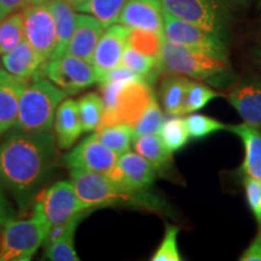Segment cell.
Wrapping results in <instances>:
<instances>
[{
  "label": "cell",
  "instance_id": "cell-1",
  "mask_svg": "<svg viewBox=\"0 0 261 261\" xmlns=\"http://www.w3.org/2000/svg\"><path fill=\"white\" fill-rule=\"evenodd\" d=\"M57 159L55 135L16 129L0 143V185L17 200H29Z\"/></svg>",
  "mask_w": 261,
  "mask_h": 261
},
{
  "label": "cell",
  "instance_id": "cell-2",
  "mask_svg": "<svg viewBox=\"0 0 261 261\" xmlns=\"http://www.w3.org/2000/svg\"><path fill=\"white\" fill-rule=\"evenodd\" d=\"M67 96L68 93L51 80L35 77L19 99L16 129L32 133L51 132L57 108Z\"/></svg>",
  "mask_w": 261,
  "mask_h": 261
},
{
  "label": "cell",
  "instance_id": "cell-3",
  "mask_svg": "<svg viewBox=\"0 0 261 261\" xmlns=\"http://www.w3.org/2000/svg\"><path fill=\"white\" fill-rule=\"evenodd\" d=\"M160 67L168 74H179L194 80H213L230 73L228 61L163 39Z\"/></svg>",
  "mask_w": 261,
  "mask_h": 261
},
{
  "label": "cell",
  "instance_id": "cell-4",
  "mask_svg": "<svg viewBox=\"0 0 261 261\" xmlns=\"http://www.w3.org/2000/svg\"><path fill=\"white\" fill-rule=\"evenodd\" d=\"M70 182L85 210L119 203H137L145 195L132 191L112 179L107 173L70 169Z\"/></svg>",
  "mask_w": 261,
  "mask_h": 261
},
{
  "label": "cell",
  "instance_id": "cell-5",
  "mask_svg": "<svg viewBox=\"0 0 261 261\" xmlns=\"http://www.w3.org/2000/svg\"><path fill=\"white\" fill-rule=\"evenodd\" d=\"M50 224L33 215L28 220L10 219L0 233V261H28L45 242Z\"/></svg>",
  "mask_w": 261,
  "mask_h": 261
},
{
  "label": "cell",
  "instance_id": "cell-6",
  "mask_svg": "<svg viewBox=\"0 0 261 261\" xmlns=\"http://www.w3.org/2000/svg\"><path fill=\"white\" fill-rule=\"evenodd\" d=\"M232 0H161L166 12L226 39Z\"/></svg>",
  "mask_w": 261,
  "mask_h": 261
},
{
  "label": "cell",
  "instance_id": "cell-7",
  "mask_svg": "<svg viewBox=\"0 0 261 261\" xmlns=\"http://www.w3.org/2000/svg\"><path fill=\"white\" fill-rule=\"evenodd\" d=\"M163 37L169 41L204 52L215 58L228 61L226 39L219 34L192 24L163 10Z\"/></svg>",
  "mask_w": 261,
  "mask_h": 261
},
{
  "label": "cell",
  "instance_id": "cell-8",
  "mask_svg": "<svg viewBox=\"0 0 261 261\" xmlns=\"http://www.w3.org/2000/svg\"><path fill=\"white\" fill-rule=\"evenodd\" d=\"M85 211L87 210L77 198L71 182L57 181L37 196L33 215L42 218L52 226L65 223Z\"/></svg>",
  "mask_w": 261,
  "mask_h": 261
},
{
  "label": "cell",
  "instance_id": "cell-9",
  "mask_svg": "<svg viewBox=\"0 0 261 261\" xmlns=\"http://www.w3.org/2000/svg\"><path fill=\"white\" fill-rule=\"evenodd\" d=\"M24 38L45 61L50 60L57 44L56 23L46 2H32L22 9Z\"/></svg>",
  "mask_w": 261,
  "mask_h": 261
},
{
  "label": "cell",
  "instance_id": "cell-10",
  "mask_svg": "<svg viewBox=\"0 0 261 261\" xmlns=\"http://www.w3.org/2000/svg\"><path fill=\"white\" fill-rule=\"evenodd\" d=\"M45 74L52 83L73 94L99 83V74L90 62L65 52L62 56L51 58L45 67Z\"/></svg>",
  "mask_w": 261,
  "mask_h": 261
},
{
  "label": "cell",
  "instance_id": "cell-11",
  "mask_svg": "<svg viewBox=\"0 0 261 261\" xmlns=\"http://www.w3.org/2000/svg\"><path fill=\"white\" fill-rule=\"evenodd\" d=\"M154 97L151 85L145 80L130 81L126 84L117 97L113 109L104 110L98 129L119 123L135 126Z\"/></svg>",
  "mask_w": 261,
  "mask_h": 261
},
{
  "label": "cell",
  "instance_id": "cell-12",
  "mask_svg": "<svg viewBox=\"0 0 261 261\" xmlns=\"http://www.w3.org/2000/svg\"><path fill=\"white\" fill-rule=\"evenodd\" d=\"M119 155L104 145L96 133L86 137L62 159L69 169L108 173L116 165Z\"/></svg>",
  "mask_w": 261,
  "mask_h": 261
},
{
  "label": "cell",
  "instance_id": "cell-13",
  "mask_svg": "<svg viewBox=\"0 0 261 261\" xmlns=\"http://www.w3.org/2000/svg\"><path fill=\"white\" fill-rule=\"evenodd\" d=\"M159 169L137 152L120 155L116 165L107 173L120 185L132 191H143L154 182Z\"/></svg>",
  "mask_w": 261,
  "mask_h": 261
},
{
  "label": "cell",
  "instance_id": "cell-14",
  "mask_svg": "<svg viewBox=\"0 0 261 261\" xmlns=\"http://www.w3.org/2000/svg\"><path fill=\"white\" fill-rule=\"evenodd\" d=\"M128 33L129 28L120 23L109 25L103 32L91 62L99 74V80L103 74L121 64Z\"/></svg>",
  "mask_w": 261,
  "mask_h": 261
},
{
  "label": "cell",
  "instance_id": "cell-15",
  "mask_svg": "<svg viewBox=\"0 0 261 261\" xmlns=\"http://www.w3.org/2000/svg\"><path fill=\"white\" fill-rule=\"evenodd\" d=\"M116 23L163 34L161 0H128L120 12Z\"/></svg>",
  "mask_w": 261,
  "mask_h": 261
},
{
  "label": "cell",
  "instance_id": "cell-16",
  "mask_svg": "<svg viewBox=\"0 0 261 261\" xmlns=\"http://www.w3.org/2000/svg\"><path fill=\"white\" fill-rule=\"evenodd\" d=\"M228 102L243 121L261 127V79L247 77L234 85L227 96Z\"/></svg>",
  "mask_w": 261,
  "mask_h": 261
},
{
  "label": "cell",
  "instance_id": "cell-17",
  "mask_svg": "<svg viewBox=\"0 0 261 261\" xmlns=\"http://www.w3.org/2000/svg\"><path fill=\"white\" fill-rule=\"evenodd\" d=\"M28 81L0 70V138L16 126L18 106Z\"/></svg>",
  "mask_w": 261,
  "mask_h": 261
},
{
  "label": "cell",
  "instance_id": "cell-18",
  "mask_svg": "<svg viewBox=\"0 0 261 261\" xmlns=\"http://www.w3.org/2000/svg\"><path fill=\"white\" fill-rule=\"evenodd\" d=\"M104 29L106 28L103 24L94 16L90 14L77 15L73 35L67 47V54L91 63Z\"/></svg>",
  "mask_w": 261,
  "mask_h": 261
},
{
  "label": "cell",
  "instance_id": "cell-19",
  "mask_svg": "<svg viewBox=\"0 0 261 261\" xmlns=\"http://www.w3.org/2000/svg\"><path fill=\"white\" fill-rule=\"evenodd\" d=\"M2 62L8 73L27 81L38 77V74L45 71L46 67V61L32 47L25 38L15 48L3 55Z\"/></svg>",
  "mask_w": 261,
  "mask_h": 261
},
{
  "label": "cell",
  "instance_id": "cell-20",
  "mask_svg": "<svg viewBox=\"0 0 261 261\" xmlns=\"http://www.w3.org/2000/svg\"><path fill=\"white\" fill-rule=\"evenodd\" d=\"M54 129L57 145L61 149H69L76 142L83 133L77 102L74 99H64L58 106L55 114Z\"/></svg>",
  "mask_w": 261,
  "mask_h": 261
},
{
  "label": "cell",
  "instance_id": "cell-21",
  "mask_svg": "<svg viewBox=\"0 0 261 261\" xmlns=\"http://www.w3.org/2000/svg\"><path fill=\"white\" fill-rule=\"evenodd\" d=\"M227 129L242 140L246 155L241 167L243 175H249L261 181V132L259 127L240 123L230 125Z\"/></svg>",
  "mask_w": 261,
  "mask_h": 261
},
{
  "label": "cell",
  "instance_id": "cell-22",
  "mask_svg": "<svg viewBox=\"0 0 261 261\" xmlns=\"http://www.w3.org/2000/svg\"><path fill=\"white\" fill-rule=\"evenodd\" d=\"M52 15L57 32V44L51 58L62 56L67 52V47L73 35L75 23H76V14L74 6L67 0H45Z\"/></svg>",
  "mask_w": 261,
  "mask_h": 261
},
{
  "label": "cell",
  "instance_id": "cell-23",
  "mask_svg": "<svg viewBox=\"0 0 261 261\" xmlns=\"http://www.w3.org/2000/svg\"><path fill=\"white\" fill-rule=\"evenodd\" d=\"M189 79L179 74H168L161 84L160 94L165 112L169 116L184 114V100Z\"/></svg>",
  "mask_w": 261,
  "mask_h": 261
},
{
  "label": "cell",
  "instance_id": "cell-24",
  "mask_svg": "<svg viewBox=\"0 0 261 261\" xmlns=\"http://www.w3.org/2000/svg\"><path fill=\"white\" fill-rule=\"evenodd\" d=\"M83 217L84 213H80L71 218L67 223L63 233L45 247L44 256L46 259L52 261H79V256L74 248V236Z\"/></svg>",
  "mask_w": 261,
  "mask_h": 261
},
{
  "label": "cell",
  "instance_id": "cell-25",
  "mask_svg": "<svg viewBox=\"0 0 261 261\" xmlns=\"http://www.w3.org/2000/svg\"><path fill=\"white\" fill-rule=\"evenodd\" d=\"M133 146L137 154L143 156L159 171L166 168L172 162V152H169L159 135H144L133 138Z\"/></svg>",
  "mask_w": 261,
  "mask_h": 261
},
{
  "label": "cell",
  "instance_id": "cell-26",
  "mask_svg": "<svg viewBox=\"0 0 261 261\" xmlns=\"http://www.w3.org/2000/svg\"><path fill=\"white\" fill-rule=\"evenodd\" d=\"M121 64L126 65L130 70L136 71L140 76L144 77L150 85L155 83L160 71H162L158 57L142 54V52L135 50L128 45L123 51Z\"/></svg>",
  "mask_w": 261,
  "mask_h": 261
},
{
  "label": "cell",
  "instance_id": "cell-27",
  "mask_svg": "<svg viewBox=\"0 0 261 261\" xmlns=\"http://www.w3.org/2000/svg\"><path fill=\"white\" fill-rule=\"evenodd\" d=\"M128 0H84L76 11L90 14L96 17L104 28L116 23L120 12Z\"/></svg>",
  "mask_w": 261,
  "mask_h": 261
},
{
  "label": "cell",
  "instance_id": "cell-28",
  "mask_svg": "<svg viewBox=\"0 0 261 261\" xmlns=\"http://www.w3.org/2000/svg\"><path fill=\"white\" fill-rule=\"evenodd\" d=\"M158 135L172 154L184 148L190 139L187 121L179 116H171L163 120Z\"/></svg>",
  "mask_w": 261,
  "mask_h": 261
},
{
  "label": "cell",
  "instance_id": "cell-29",
  "mask_svg": "<svg viewBox=\"0 0 261 261\" xmlns=\"http://www.w3.org/2000/svg\"><path fill=\"white\" fill-rule=\"evenodd\" d=\"M97 138L117 155L129 151L130 143L135 138L133 127L126 123H119L106 128H100L96 133Z\"/></svg>",
  "mask_w": 261,
  "mask_h": 261
},
{
  "label": "cell",
  "instance_id": "cell-30",
  "mask_svg": "<svg viewBox=\"0 0 261 261\" xmlns=\"http://www.w3.org/2000/svg\"><path fill=\"white\" fill-rule=\"evenodd\" d=\"M79 116L83 132L97 130L104 113V103L102 97L97 93H87L77 100Z\"/></svg>",
  "mask_w": 261,
  "mask_h": 261
},
{
  "label": "cell",
  "instance_id": "cell-31",
  "mask_svg": "<svg viewBox=\"0 0 261 261\" xmlns=\"http://www.w3.org/2000/svg\"><path fill=\"white\" fill-rule=\"evenodd\" d=\"M23 39L24 28L22 14H9L0 22V56L15 48Z\"/></svg>",
  "mask_w": 261,
  "mask_h": 261
},
{
  "label": "cell",
  "instance_id": "cell-32",
  "mask_svg": "<svg viewBox=\"0 0 261 261\" xmlns=\"http://www.w3.org/2000/svg\"><path fill=\"white\" fill-rule=\"evenodd\" d=\"M163 39L165 37L160 33L129 28L127 45L137 51L142 52V54L160 58Z\"/></svg>",
  "mask_w": 261,
  "mask_h": 261
},
{
  "label": "cell",
  "instance_id": "cell-33",
  "mask_svg": "<svg viewBox=\"0 0 261 261\" xmlns=\"http://www.w3.org/2000/svg\"><path fill=\"white\" fill-rule=\"evenodd\" d=\"M223 97V93L217 92L204 84L189 80L184 100V114H192L203 109L208 103L215 98Z\"/></svg>",
  "mask_w": 261,
  "mask_h": 261
},
{
  "label": "cell",
  "instance_id": "cell-34",
  "mask_svg": "<svg viewBox=\"0 0 261 261\" xmlns=\"http://www.w3.org/2000/svg\"><path fill=\"white\" fill-rule=\"evenodd\" d=\"M163 122V114L161 107L159 106L155 96L150 100L144 113L139 117L138 121L133 126L135 137L144 135H158L160 127Z\"/></svg>",
  "mask_w": 261,
  "mask_h": 261
},
{
  "label": "cell",
  "instance_id": "cell-35",
  "mask_svg": "<svg viewBox=\"0 0 261 261\" xmlns=\"http://www.w3.org/2000/svg\"><path fill=\"white\" fill-rule=\"evenodd\" d=\"M185 121H187L190 138L196 140L203 139L213 133L227 129V125L203 114L192 113L188 119H185Z\"/></svg>",
  "mask_w": 261,
  "mask_h": 261
},
{
  "label": "cell",
  "instance_id": "cell-36",
  "mask_svg": "<svg viewBox=\"0 0 261 261\" xmlns=\"http://www.w3.org/2000/svg\"><path fill=\"white\" fill-rule=\"evenodd\" d=\"M179 227L167 225L162 242L152 254V261H181L182 257L178 249Z\"/></svg>",
  "mask_w": 261,
  "mask_h": 261
},
{
  "label": "cell",
  "instance_id": "cell-37",
  "mask_svg": "<svg viewBox=\"0 0 261 261\" xmlns=\"http://www.w3.org/2000/svg\"><path fill=\"white\" fill-rule=\"evenodd\" d=\"M242 182L244 192H246L247 203L257 225L261 227V181L249 175H243Z\"/></svg>",
  "mask_w": 261,
  "mask_h": 261
},
{
  "label": "cell",
  "instance_id": "cell-38",
  "mask_svg": "<svg viewBox=\"0 0 261 261\" xmlns=\"http://www.w3.org/2000/svg\"><path fill=\"white\" fill-rule=\"evenodd\" d=\"M241 261H261V227H259L256 236L249 244V247L242 253Z\"/></svg>",
  "mask_w": 261,
  "mask_h": 261
},
{
  "label": "cell",
  "instance_id": "cell-39",
  "mask_svg": "<svg viewBox=\"0 0 261 261\" xmlns=\"http://www.w3.org/2000/svg\"><path fill=\"white\" fill-rule=\"evenodd\" d=\"M32 2H34V0H0V5L4 9L6 15H9L16 12L19 9H23L25 5H28Z\"/></svg>",
  "mask_w": 261,
  "mask_h": 261
},
{
  "label": "cell",
  "instance_id": "cell-40",
  "mask_svg": "<svg viewBox=\"0 0 261 261\" xmlns=\"http://www.w3.org/2000/svg\"><path fill=\"white\" fill-rule=\"evenodd\" d=\"M10 213H11V208H10L4 192L0 188V227L4 226L6 221L10 220Z\"/></svg>",
  "mask_w": 261,
  "mask_h": 261
},
{
  "label": "cell",
  "instance_id": "cell-41",
  "mask_svg": "<svg viewBox=\"0 0 261 261\" xmlns=\"http://www.w3.org/2000/svg\"><path fill=\"white\" fill-rule=\"evenodd\" d=\"M252 56L254 62H255V64L261 69V44L257 47L254 48Z\"/></svg>",
  "mask_w": 261,
  "mask_h": 261
},
{
  "label": "cell",
  "instance_id": "cell-42",
  "mask_svg": "<svg viewBox=\"0 0 261 261\" xmlns=\"http://www.w3.org/2000/svg\"><path fill=\"white\" fill-rule=\"evenodd\" d=\"M67 2H69L70 4L74 6V9H76V8H77V5H80L81 3L84 2V0H67Z\"/></svg>",
  "mask_w": 261,
  "mask_h": 261
},
{
  "label": "cell",
  "instance_id": "cell-43",
  "mask_svg": "<svg viewBox=\"0 0 261 261\" xmlns=\"http://www.w3.org/2000/svg\"><path fill=\"white\" fill-rule=\"evenodd\" d=\"M6 16H8V15H6V12L4 11V9H3L2 5H0V22H2L3 19L6 17Z\"/></svg>",
  "mask_w": 261,
  "mask_h": 261
},
{
  "label": "cell",
  "instance_id": "cell-44",
  "mask_svg": "<svg viewBox=\"0 0 261 261\" xmlns=\"http://www.w3.org/2000/svg\"><path fill=\"white\" fill-rule=\"evenodd\" d=\"M34 2H42V0H34Z\"/></svg>",
  "mask_w": 261,
  "mask_h": 261
},
{
  "label": "cell",
  "instance_id": "cell-45",
  "mask_svg": "<svg viewBox=\"0 0 261 261\" xmlns=\"http://www.w3.org/2000/svg\"><path fill=\"white\" fill-rule=\"evenodd\" d=\"M259 4H260V6H261V0H259Z\"/></svg>",
  "mask_w": 261,
  "mask_h": 261
}]
</instances>
